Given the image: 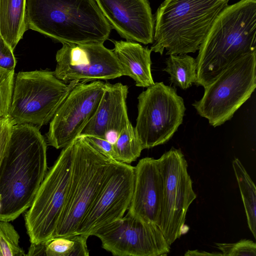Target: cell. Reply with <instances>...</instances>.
<instances>
[{
  "mask_svg": "<svg viewBox=\"0 0 256 256\" xmlns=\"http://www.w3.org/2000/svg\"><path fill=\"white\" fill-rule=\"evenodd\" d=\"M138 100L134 130L143 149L166 142L182 122L183 98L174 88L158 82L141 92Z\"/></svg>",
  "mask_w": 256,
  "mask_h": 256,
  "instance_id": "obj_9",
  "label": "cell"
},
{
  "mask_svg": "<svg viewBox=\"0 0 256 256\" xmlns=\"http://www.w3.org/2000/svg\"><path fill=\"white\" fill-rule=\"evenodd\" d=\"M74 155L73 141L64 148L47 171L24 216L31 244L53 237L67 198Z\"/></svg>",
  "mask_w": 256,
  "mask_h": 256,
  "instance_id": "obj_7",
  "label": "cell"
},
{
  "mask_svg": "<svg viewBox=\"0 0 256 256\" xmlns=\"http://www.w3.org/2000/svg\"><path fill=\"white\" fill-rule=\"evenodd\" d=\"M134 167L118 162L79 225L76 234L92 236L102 226L122 217L132 200Z\"/></svg>",
  "mask_w": 256,
  "mask_h": 256,
  "instance_id": "obj_14",
  "label": "cell"
},
{
  "mask_svg": "<svg viewBox=\"0 0 256 256\" xmlns=\"http://www.w3.org/2000/svg\"><path fill=\"white\" fill-rule=\"evenodd\" d=\"M114 146L118 162L130 164L140 156L144 149L130 122L117 136Z\"/></svg>",
  "mask_w": 256,
  "mask_h": 256,
  "instance_id": "obj_23",
  "label": "cell"
},
{
  "mask_svg": "<svg viewBox=\"0 0 256 256\" xmlns=\"http://www.w3.org/2000/svg\"><path fill=\"white\" fill-rule=\"evenodd\" d=\"M112 51L124 76L130 77L138 87L148 88L154 84L152 72V50L137 42L114 40Z\"/></svg>",
  "mask_w": 256,
  "mask_h": 256,
  "instance_id": "obj_18",
  "label": "cell"
},
{
  "mask_svg": "<svg viewBox=\"0 0 256 256\" xmlns=\"http://www.w3.org/2000/svg\"><path fill=\"white\" fill-rule=\"evenodd\" d=\"M26 22L62 44H104L112 29L94 0H26Z\"/></svg>",
  "mask_w": 256,
  "mask_h": 256,
  "instance_id": "obj_3",
  "label": "cell"
},
{
  "mask_svg": "<svg viewBox=\"0 0 256 256\" xmlns=\"http://www.w3.org/2000/svg\"><path fill=\"white\" fill-rule=\"evenodd\" d=\"M256 52V0H240L218 14L198 49L195 84L204 88L230 64Z\"/></svg>",
  "mask_w": 256,
  "mask_h": 256,
  "instance_id": "obj_2",
  "label": "cell"
},
{
  "mask_svg": "<svg viewBox=\"0 0 256 256\" xmlns=\"http://www.w3.org/2000/svg\"><path fill=\"white\" fill-rule=\"evenodd\" d=\"M230 0H164L156 14L152 52H195Z\"/></svg>",
  "mask_w": 256,
  "mask_h": 256,
  "instance_id": "obj_4",
  "label": "cell"
},
{
  "mask_svg": "<svg viewBox=\"0 0 256 256\" xmlns=\"http://www.w3.org/2000/svg\"><path fill=\"white\" fill-rule=\"evenodd\" d=\"M92 236L103 248L118 256H164L170 245L160 227L127 213L125 216L100 227Z\"/></svg>",
  "mask_w": 256,
  "mask_h": 256,
  "instance_id": "obj_11",
  "label": "cell"
},
{
  "mask_svg": "<svg viewBox=\"0 0 256 256\" xmlns=\"http://www.w3.org/2000/svg\"><path fill=\"white\" fill-rule=\"evenodd\" d=\"M16 60L13 50L0 34V67L8 70H14Z\"/></svg>",
  "mask_w": 256,
  "mask_h": 256,
  "instance_id": "obj_29",
  "label": "cell"
},
{
  "mask_svg": "<svg viewBox=\"0 0 256 256\" xmlns=\"http://www.w3.org/2000/svg\"><path fill=\"white\" fill-rule=\"evenodd\" d=\"M0 256H2V253H1L0 248Z\"/></svg>",
  "mask_w": 256,
  "mask_h": 256,
  "instance_id": "obj_32",
  "label": "cell"
},
{
  "mask_svg": "<svg viewBox=\"0 0 256 256\" xmlns=\"http://www.w3.org/2000/svg\"><path fill=\"white\" fill-rule=\"evenodd\" d=\"M112 28L127 40L152 44L154 20L148 0H94Z\"/></svg>",
  "mask_w": 256,
  "mask_h": 256,
  "instance_id": "obj_15",
  "label": "cell"
},
{
  "mask_svg": "<svg viewBox=\"0 0 256 256\" xmlns=\"http://www.w3.org/2000/svg\"><path fill=\"white\" fill-rule=\"evenodd\" d=\"M73 142L74 155L67 198L54 236L76 234L81 222L118 162L98 152L82 136Z\"/></svg>",
  "mask_w": 256,
  "mask_h": 256,
  "instance_id": "obj_5",
  "label": "cell"
},
{
  "mask_svg": "<svg viewBox=\"0 0 256 256\" xmlns=\"http://www.w3.org/2000/svg\"><path fill=\"white\" fill-rule=\"evenodd\" d=\"M88 237L82 234L52 237L42 242L44 256H88L86 242Z\"/></svg>",
  "mask_w": 256,
  "mask_h": 256,
  "instance_id": "obj_22",
  "label": "cell"
},
{
  "mask_svg": "<svg viewBox=\"0 0 256 256\" xmlns=\"http://www.w3.org/2000/svg\"><path fill=\"white\" fill-rule=\"evenodd\" d=\"M256 52L233 62L204 88L192 106L214 127L232 118L250 98L256 87Z\"/></svg>",
  "mask_w": 256,
  "mask_h": 256,
  "instance_id": "obj_8",
  "label": "cell"
},
{
  "mask_svg": "<svg viewBox=\"0 0 256 256\" xmlns=\"http://www.w3.org/2000/svg\"><path fill=\"white\" fill-rule=\"evenodd\" d=\"M82 136L98 152L111 160L116 161L114 144L106 138L92 136Z\"/></svg>",
  "mask_w": 256,
  "mask_h": 256,
  "instance_id": "obj_27",
  "label": "cell"
},
{
  "mask_svg": "<svg viewBox=\"0 0 256 256\" xmlns=\"http://www.w3.org/2000/svg\"><path fill=\"white\" fill-rule=\"evenodd\" d=\"M26 0H0V34L14 50L28 30Z\"/></svg>",
  "mask_w": 256,
  "mask_h": 256,
  "instance_id": "obj_19",
  "label": "cell"
},
{
  "mask_svg": "<svg viewBox=\"0 0 256 256\" xmlns=\"http://www.w3.org/2000/svg\"><path fill=\"white\" fill-rule=\"evenodd\" d=\"M185 256H222L221 253H210L198 250H188L184 254Z\"/></svg>",
  "mask_w": 256,
  "mask_h": 256,
  "instance_id": "obj_31",
  "label": "cell"
},
{
  "mask_svg": "<svg viewBox=\"0 0 256 256\" xmlns=\"http://www.w3.org/2000/svg\"><path fill=\"white\" fill-rule=\"evenodd\" d=\"M232 167L238 183L246 216L248 228L256 238V186L244 167L238 158L232 161Z\"/></svg>",
  "mask_w": 256,
  "mask_h": 256,
  "instance_id": "obj_20",
  "label": "cell"
},
{
  "mask_svg": "<svg viewBox=\"0 0 256 256\" xmlns=\"http://www.w3.org/2000/svg\"><path fill=\"white\" fill-rule=\"evenodd\" d=\"M222 256H256V244L250 240H241L235 243H216Z\"/></svg>",
  "mask_w": 256,
  "mask_h": 256,
  "instance_id": "obj_26",
  "label": "cell"
},
{
  "mask_svg": "<svg viewBox=\"0 0 256 256\" xmlns=\"http://www.w3.org/2000/svg\"><path fill=\"white\" fill-rule=\"evenodd\" d=\"M14 124V122L9 116L0 120V166L4 157Z\"/></svg>",
  "mask_w": 256,
  "mask_h": 256,
  "instance_id": "obj_28",
  "label": "cell"
},
{
  "mask_svg": "<svg viewBox=\"0 0 256 256\" xmlns=\"http://www.w3.org/2000/svg\"><path fill=\"white\" fill-rule=\"evenodd\" d=\"M128 94L126 85L120 82H106L96 110L82 128L80 136H92L106 138L110 133H113L117 138L130 122L126 104Z\"/></svg>",
  "mask_w": 256,
  "mask_h": 256,
  "instance_id": "obj_17",
  "label": "cell"
},
{
  "mask_svg": "<svg viewBox=\"0 0 256 256\" xmlns=\"http://www.w3.org/2000/svg\"><path fill=\"white\" fill-rule=\"evenodd\" d=\"M54 72L36 70L19 72L16 76L8 116L16 124H30L40 128L48 124L72 88Z\"/></svg>",
  "mask_w": 256,
  "mask_h": 256,
  "instance_id": "obj_6",
  "label": "cell"
},
{
  "mask_svg": "<svg viewBox=\"0 0 256 256\" xmlns=\"http://www.w3.org/2000/svg\"><path fill=\"white\" fill-rule=\"evenodd\" d=\"M46 148L38 128L14 125L0 166V220H14L31 206L47 172Z\"/></svg>",
  "mask_w": 256,
  "mask_h": 256,
  "instance_id": "obj_1",
  "label": "cell"
},
{
  "mask_svg": "<svg viewBox=\"0 0 256 256\" xmlns=\"http://www.w3.org/2000/svg\"><path fill=\"white\" fill-rule=\"evenodd\" d=\"M10 222L0 220V248L2 256H26L19 246L20 236Z\"/></svg>",
  "mask_w": 256,
  "mask_h": 256,
  "instance_id": "obj_24",
  "label": "cell"
},
{
  "mask_svg": "<svg viewBox=\"0 0 256 256\" xmlns=\"http://www.w3.org/2000/svg\"><path fill=\"white\" fill-rule=\"evenodd\" d=\"M157 160L164 188L159 227L170 246L184 234L187 211L196 195L180 149L172 148Z\"/></svg>",
  "mask_w": 256,
  "mask_h": 256,
  "instance_id": "obj_10",
  "label": "cell"
},
{
  "mask_svg": "<svg viewBox=\"0 0 256 256\" xmlns=\"http://www.w3.org/2000/svg\"><path fill=\"white\" fill-rule=\"evenodd\" d=\"M164 70L170 75L172 83L182 90L195 84L196 80V59L186 54H170L166 61Z\"/></svg>",
  "mask_w": 256,
  "mask_h": 256,
  "instance_id": "obj_21",
  "label": "cell"
},
{
  "mask_svg": "<svg viewBox=\"0 0 256 256\" xmlns=\"http://www.w3.org/2000/svg\"><path fill=\"white\" fill-rule=\"evenodd\" d=\"M57 51L55 76L66 82L112 80L124 76L112 50L104 44H62Z\"/></svg>",
  "mask_w": 256,
  "mask_h": 256,
  "instance_id": "obj_12",
  "label": "cell"
},
{
  "mask_svg": "<svg viewBox=\"0 0 256 256\" xmlns=\"http://www.w3.org/2000/svg\"><path fill=\"white\" fill-rule=\"evenodd\" d=\"M164 181L157 159L146 157L134 166L133 194L128 214L160 225L164 198Z\"/></svg>",
  "mask_w": 256,
  "mask_h": 256,
  "instance_id": "obj_16",
  "label": "cell"
},
{
  "mask_svg": "<svg viewBox=\"0 0 256 256\" xmlns=\"http://www.w3.org/2000/svg\"><path fill=\"white\" fill-rule=\"evenodd\" d=\"M26 256H44L43 242L31 244Z\"/></svg>",
  "mask_w": 256,
  "mask_h": 256,
  "instance_id": "obj_30",
  "label": "cell"
},
{
  "mask_svg": "<svg viewBox=\"0 0 256 256\" xmlns=\"http://www.w3.org/2000/svg\"><path fill=\"white\" fill-rule=\"evenodd\" d=\"M14 70L0 67V120L8 116L14 84Z\"/></svg>",
  "mask_w": 256,
  "mask_h": 256,
  "instance_id": "obj_25",
  "label": "cell"
},
{
  "mask_svg": "<svg viewBox=\"0 0 256 256\" xmlns=\"http://www.w3.org/2000/svg\"><path fill=\"white\" fill-rule=\"evenodd\" d=\"M105 88L106 82L97 80L79 82L72 88L50 121L48 145L64 148L80 136L96 112Z\"/></svg>",
  "mask_w": 256,
  "mask_h": 256,
  "instance_id": "obj_13",
  "label": "cell"
}]
</instances>
